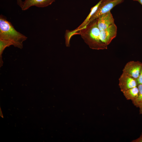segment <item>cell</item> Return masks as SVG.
Instances as JSON below:
<instances>
[{
  "label": "cell",
  "instance_id": "6da1fadb",
  "mask_svg": "<svg viewBox=\"0 0 142 142\" xmlns=\"http://www.w3.org/2000/svg\"><path fill=\"white\" fill-rule=\"evenodd\" d=\"M100 32L96 18L88 23L85 27L76 32L75 35H80L84 42L92 49L98 50L106 49L108 46L100 39Z\"/></svg>",
  "mask_w": 142,
  "mask_h": 142
},
{
  "label": "cell",
  "instance_id": "7a4b0ae2",
  "mask_svg": "<svg viewBox=\"0 0 142 142\" xmlns=\"http://www.w3.org/2000/svg\"><path fill=\"white\" fill-rule=\"evenodd\" d=\"M27 37L16 30L12 24L2 14L0 16V39L10 42L20 48Z\"/></svg>",
  "mask_w": 142,
  "mask_h": 142
},
{
  "label": "cell",
  "instance_id": "3957f363",
  "mask_svg": "<svg viewBox=\"0 0 142 142\" xmlns=\"http://www.w3.org/2000/svg\"><path fill=\"white\" fill-rule=\"evenodd\" d=\"M124 0H103L97 11L91 18L88 23L97 18L101 15L110 11L114 7Z\"/></svg>",
  "mask_w": 142,
  "mask_h": 142
},
{
  "label": "cell",
  "instance_id": "277c9868",
  "mask_svg": "<svg viewBox=\"0 0 142 142\" xmlns=\"http://www.w3.org/2000/svg\"><path fill=\"white\" fill-rule=\"evenodd\" d=\"M117 27L114 23L109 27L100 31V38L101 41L108 46L116 36Z\"/></svg>",
  "mask_w": 142,
  "mask_h": 142
},
{
  "label": "cell",
  "instance_id": "5b68a950",
  "mask_svg": "<svg viewBox=\"0 0 142 142\" xmlns=\"http://www.w3.org/2000/svg\"><path fill=\"white\" fill-rule=\"evenodd\" d=\"M142 66V63L139 61H130L126 63L123 70V72L137 79L138 77Z\"/></svg>",
  "mask_w": 142,
  "mask_h": 142
},
{
  "label": "cell",
  "instance_id": "8992f818",
  "mask_svg": "<svg viewBox=\"0 0 142 142\" xmlns=\"http://www.w3.org/2000/svg\"><path fill=\"white\" fill-rule=\"evenodd\" d=\"M119 80V85L122 92L138 86L136 79L123 72L120 75Z\"/></svg>",
  "mask_w": 142,
  "mask_h": 142
},
{
  "label": "cell",
  "instance_id": "52a82bcc",
  "mask_svg": "<svg viewBox=\"0 0 142 142\" xmlns=\"http://www.w3.org/2000/svg\"><path fill=\"white\" fill-rule=\"evenodd\" d=\"M97 18V24L100 31L105 29L114 22V19L110 11L103 14Z\"/></svg>",
  "mask_w": 142,
  "mask_h": 142
},
{
  "label": "cell",
  "instance_id": "ba28073f",
  "mask_svg": "<svg viewBox=\"0 0 142 142\" xmlns=\"http://www.w3.org/2000/svg\"><path fill=\"white\" fill-rule=\"evenodd\" d=\"M55 0H25L23 2L21 7L23 11H25L31 7L35 6L38 7H47L52 4Z\"/></svg>",
  "mask_w": 142,
  "mask_h": 142
},
{
  "label": "cell",
  "instance_id": "9c48e42d",
  "mask_svg": "<svg viewBox=\"0 0 142 142\" xmlns=\"http://www.w3.org/2000/svg\"><path fill=\"white\" fill-rule=\"evenodd\" d=\"M103 0H100L95 6L92 7L90 9V12L86 19L77 28L71 31H69L70 34L71 36L75 34L76 32L85 27L88 23L92 17L97 11L100 5Z\"/></svg>",
  "mask_w": 142,
  "mask_h": 142
},
{
  "label": "cell",
  "instance_id": "30bf717a",
  "mask_svg": "<svg viewBox=\"0 0 142 142\" xmlns=\"http://www.w3.org/2000/svg\"><path fill=\"white\" fill-rule=\"evenodd\" d=\"M139 90L137 87L130 88L122 92L127 100L131 101L136 99L138 97Z\"/></svg>",
  "mask_w": 142,
  "mask_h": 142
},
{
  "label": "cell",
  "instance_id": "8fae6325",
  "mask_svg": "<svg viewBox=\"0 0 142 142\" xmlns=\"http://www.w3.org/2000/svg\"><path fill=\"white\" fill-rule=\"evenodd\" d=\"M139 90V94L138 97L135 100L132 101L133 103L136 106L139 103L142 102V84L137 86Z\"/></svg>",
  "mask_w": 142,
  "mask_h": 142
},
{
  "label": "cell",
  "instance_id": "7c38bea8",
  "mask_svg": "<svg viewBox=\"0 0 142 142\" xmlns=\"http://www.w3.org/2000/svg\"><path fill=\"white\" fill-rule=\"evenodd\" d=\"M0 51L1 53L2 52L6 47L12 45L10 42L4 40L0 39Z\"/></svg>",
  "mask_w": 142,
  "mask_h": 142
},
{
  "label": "cell",
  "instance_id": "4fadbf2b",
  "mask_svg": "<svg viewBox=\"0 0 142 142\" xmlns=\"http://www.w3.org/2000/svg\"><path fill=\"white\" fill-rule=\"evenodd\" d=\"M138 85L140 84H142V66L140 69L139 76L136 79Z\"/></svg>",
  "mask_w": 142,
  "mask_h": 142
},
{
  "label": "cell",
  "instance_id": "5bb4252c",
  "mask_svg": "<svg viewBox=\"0 0 142 142\" xmlns=\"http://www.w3.org/2000/svg\"><path fill=\"white\" fill-rule=\"evenodd\" d=\"M132 142H142V133L139 138L133 140Z\"/></svg>",
  "mask_w": 142,
  "mask_h": 142
},
{
  "label": "cell",
  "instance_id": "9a60e30c",
  "mask_svg": "<svg viewBox=\"0 0 142 142\" xmlns=\"http://www.w3.org/2000/svg\"><path fill=\"white\" fill-rule=\"evenodd\" d=\"M139 108V113L142 115V102L138 104L136 106Z\"/></svg>",
  "mask_w": 142,
  "mask_h": 142
},
{
  "label": "cell",
  "instance_id": "2e32d148",
  "mask_svg": "<svg viewBox=\"0 0 142 142\" xmlns=\"http://www.w3.org/2000/svg\"><path fill=\"white\" fill-rule=\"evenodd\" d=\"M17 4L18 5L21 7L23 1L22 0H17Z\"/></svg>",
  "mask_w": 142,
  "mask_h": 142
},
{
  "label": "cell",
  "instance_id": "e0dca14e",
  "mask_svg": "<svg viewBox=\"0 0 142 142\" xmlns=\"http://www.w3.org/2000/svg\"><path fill=\"white\" fill-rule=\"evenodd\" d=\"M133 0L138 2L142 5V0Z\"/></svg>",
  "mask_w": 142,
  "mask_h": 142
},
{
  "label": "cell",
  "instance_id": "ac0fdd59",
  "mask_svg": "<svg viewBox=\"0 0 142 142\" xmlns=\"http://www.w3.org/2000/svg\"></svg>",
  "mask_w": 142,
  "mask_h": 142
}]
</instances>
